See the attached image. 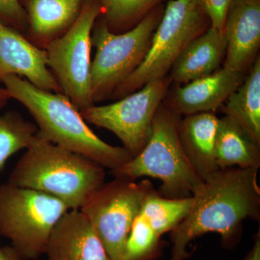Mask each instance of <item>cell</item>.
Here are the masks:
<instances>
[{
	"mask_svg": "<svg viewBox=\"0 0 260 260\" xmlns=\"http://www.w3.org/2000/svg\"><path fill=\"white\" fill-rule=\"evenodd\" d=\"M257 174L254 168H230L220 169L203 181L193 192L190 211L171 232L169 260L189 257L186 247L189 243L208 233H218L224 246L234 247L243 222L259 220Z\"/></svg>",
	"mask_w": 260,
	"mask_h": 260,
	"instance_id": "1",
	"label": "cell"
},
{
	"mask_svg": "<svg viewBox=\"0 0 260 260\" xmlns=\"http://www.w3.org/2000/svg\"><path fill=\"white\" fill-rule=\"evenodd\" d=\"M1 83L11 99L28 109L37 123L38 134L44 139L111 171L133 158L123 147L113 146L99 138L64 93L43 90L17 75L5 77Z\"/></svg>",
	"mask_w": 260,
	"mask_h": 260,
	"instance_id": "2",
	"label": "cell"
},
{
	"mask_svg": "<svg viewBox=\"0 0 260 260\" xmlns=\"http://www.w3.org/2000/svg\"><path fill=\"white\" fill-rule=\"evenodd\" d=\"M105 168L36 135L8 182L50 194L79 210L105 183Z\"/></svg>",
	"mask_w": 260,
	"mask_h": 260,
	"instance_id": "3",
	"label": "cell"
},
{
	"mask_svg": "<svg viewBox=\"0 0 260 260\" xmlns=\"http://www.w3.org/2000/svg\"><path fill=\"white\" fill-rule=\"evenodd\" d=\"M181 116L161 104L152 125L148 143L138 155L110 171L114 178L136 181L140 177L160 179L159 194L168 198L192 196L203 182L181 146L179 124Z\"/></svg>",
	"mask_w": 260,
	"mask_h": 260,
	"instance_id": "4",
	"label": "cell"
},
{
	"mask_svg": "<svg viewBox=\"0 0 260 260\" xmlns=\"http://www.w3.org/2000/svg\"><path fill=\"white\" fill-rule=\"evenodd\" d=\"M69 210L47 193L9 182L0 184V236L25 260L45 254L53 229Z\"/></svg>",
	"mask_w": 260,
	"mask_h": 260,
	"instance_id": "5",
	"label": "cell"
},
{
	"mask_svg": "<svg viewBox=\"0 0 260 260\" xmlns=\"http://www.w3.org/2000/svg\"><path fill=\"white\" fill-rule=\"evenodd\" d=\"M164 11L153 9L127 31L114 34L104 20H97L91 34L95 47L91 64L94 104L112 98L116 88L144 60Z\"/></svg>",
	"mask_w": 260,
	"mask_h": 260,
	"instance_id": "6",
	"label": "cell"
},
{
	"mask_svg": "<svg viewBox=\"0 0 260 260\" xmlns=\"http://www.w3.org/2000/svg\"><path fill=\"white\" fill-rule=\"evenodd\" d=\"M207 19L199 0H170L144 60L116 88L112 99H122L149 82L167 77L181 51L206 30Z\"/></svg>",
	"mask_w": 260,
	"mask_h": 260,
	"instance_id": "7",
	"label": "cell"
},
{
	"mask_svg": "<svg viewBox=\"0 0 260 260\" xmlns=\"http://www.w3.org/2000/svg\"><path fill=\"white\" fill-rule=\"evenodd\" d=\"M102 13L99 0H85L71 28L44 49L48 68L61 92L79 111L95 105L91 92V34Z\"/></svg>",
	"mask_w": 260,
	"mask_h": 260,
	"instance_id": "8",
	"label": "cell"
},
{
	"mask_svg": "<svg viewBox=\"0 0 260 260\" xmlns=\"http://www.w3.org/2000/svg\"><path fill=\"white\" fill-rule=\"evenodd\" d=\"M153 185L150 180L139 183L115 178L104 183L81 208L111 260H123L124 245L142 205Z\"/></svg>",
	"mask_w": 260,
	"mask_h": 260,
	"instance_id": "9",
	"label": "cell"
},
{
	"mask_svg": "<svg viewBox=\"0 0 260 260\" xmlns=\"http://www.w3.org/2000/svg\"><path fill=\"white\" fill-rule=\"evenodd\" d=\"M171 82L168 76L153 80L115 103L93 105L80 110V114L89 124L112 132L134 157L148 143L154 117Z\"/></svg>",
	"mask_w": 260,
	"mask_h": 260,
	"instance_id": "10",
	"label": "cell"
},
{
	"mask_svg": "<svg viewBox=\"0 0 260 260\" xmlns=\"http://www.w3.org/2000/svg\"><path fill=\"white\" fill-rule=\"evenodd\" d=\"M47 63L44 49L0 21V83L8 75H17L43 90L62 93Z\"/></svg>",
	"mask_w": 260,
	"mask_h": 260,
	"instance_id": "11",
	"label": "cell"
},
{
	"mask_svg": "<svg viewBox=\"0 0 260 260\" xmlns=\"http://www.w3.org/2000/svg\"><path fill=\"white\" fill-rule=\"evenodd\" d=\"M226 52L223 68L244 73L260 46V0H234L224 23Z\"/></svg>",
	"mask_w": 260,
	"mask_h": 260,
	"instance_id": "12",
	"label": "cell"
},
{
	"mask_svg": "<svg viewBox=\"0 0 260 260\" xmlns=\"http://www.w3.org/2000/svg\"><path fill=\"white\" fill-rule=\"evenodd\" d=\"M244 73L222 68L208 76L177 85L162 104L179 115L215 112L242 84Z\"/></svg>",
	"mask_w": 260,
	"mask_h": 260,
	"instance_id": "13",
	"label": "cell"
},
{
	"mask_svg": "<svg viewBox=\"0 0 260 260\" xmlns=\"http://www.w3.org/2000/svg\"><path fill=\"white\" fill-rule=\"evenodd\" d=\"M47 260H111L87 217L70 210L56 224L46 247Z\"/></svg>",
	"mask_w": 260,
	"mask_h": 260,
	"instance_id": "14",
	"label": "cell"
},
{
	"mask_svg": "<svg viewBox=\"0 0 260 260\" xmlns=\"http://www.w3.org/2000/svg\"><path fill=\"white\" fill-rule=\"evenodd\" d=\"M85 0H22L27 18L25 37L45 49L68 31L78 18Z\"/></svg>",
	"mask_w": 260,
	"mask_h": 260,
	"instance_id": "15",
	"label": "cell"
},
{
	"mask_svg": "<svg viewBox=\"0 0 260 260\" xmlns=\"http://www.w3.org/2000/svg\"><path fill=\"white\" fill-rule=\"evenodd\" d=\"M225 52L223 31L210 26L181 51L169 71V78L181 85L211 75L220 69Z\"/></svg>",
	"mask_w": 260,
	"mask_h": 260,
	"instance_id": "16",
	"label": "cell"
},
{
	"mask_svg": "<svg viewBox=\"0 0 260 260\" xmlns=\"http://www.w3.org/2000/svg\"><path fill=\"white\" fill-rule=\"evenodd\" d=\"M218 120L215 112H208L185 116L179 122L181 146L191 167L203 181L220 170L215 157Z\"/></svg>",
	"mask_w": 260,
	"mask_h": 260,
	"instance_id": "17",
	"label": "cell"
},
{
	"mask_svg": "<svg viewBox=\"0 0 260 260\" xmlns=\"http://www.w3.org/2000/svg\"><path fill=\"white\" fill-rule=\"evenodd\" d=\"M215 157L219 169H259L260 144L237 121L224 116L218 120Z\"/></svg>",
	"mask_w": 260,
	"mask_h": 260,
	"instance_id": "18",
	"label": "cell"
},
{
	"mask_svg": "<svg viewBox=\"0 0 260 260\" xmlns=\"http://www.w3.org/2000/svg\"><path fill=\"white\" fill-rule=\"evenodd\" d=\"M260 144V58L258 56L242 84L220 108Z\"/></svg>",
	"mask_w": 260,
	"mask_h": 260,
	"instance_id": "19",
	"label": "cell"
},
{
	"mask_svg": "<svg viewBox=\"0 0 260 260\" xmlns=\"http://www.w3.org/2000/svg\"><path fill=\"white\" fill-rule=\"evenodd\" d=\"M192 196L186 198H168L159 194L155 189L147 195L140 214L161 237L172 232L186 218L192 205Z\"/></svg>",
	"mask_w": 260,
	"mask_h": 260,
	"instance_id": "20",
	"label": "cell"
},
{
	"mask_svg": "<svg viewBox=\"0 0 260 260\" xmlns=\"http://www.w3.org/2000/svg\"><path fill=\"white\" fill-rule=\"evenodd\" d=\"M38 132L37 126L19 112L9 111L0 115V172L12 155L28 148Z\"/></svg>",
	"mask_w": 260,
	"mask_h": 260,
	"instance_id": "21",
	"label": "cell"
},
{
	"mask_svg": "<svg viewBox=\"0 0 260 260\" xmlns=\"http://www.w3.org/2000/svg\"><path fill=\"white\" fill-rule=\"evenodd\" d=\"M108 28L121 34L134 28L162 0H99Z\"/></svg>",
	"mask_w": 260,
	"mask_h": 260,
	"instance_id": "22",
	"label": "cell"
},
{
	"mask_svg": "<svg viewBox=\"0 0 260 260\" xmlns=\"http://www.w3.org/2000/svg\"><path fill=\"white\" fill-rule=\"evenodd\" d=\"M160 236L139 213L125 242L123 260H150L159 247Z\"/></svg>",
	"mask_w": 260,
	"mask_h": 260,
	"instance_id": "23",
	"label": "cell"
},
{
	"mask_svg": "<svg viewBox=\"0 0 260 260\" xmlns=\"http://www.w3.org/2000/svg\"><path fill=\"white\" fill-rule=\"evenodd\" d=\"M0 21L25 35L26 14L20 0H0Z\"/></svg>",
	"mask_w": 260,
	"mask_h": 260,
	"instance_id": "24",
	"label": "cell"
},
{
	"mask_svg": "<svg viewBox=\"0 0 260 260\" xmlns=\"http://www.w3.org/2000/svg\"><path fill=\"white\" fill-rule=\"evenodd\" d=\"M234 0H199L200 6L209 19L211 26L223 31L229 7Z\"/></svg>",
	"mask_w": 260,
	"mask_h": 260,
	"instance_id": "25",
	"label": "cell"
},
{
	"mask_svg": "<svg viewBox=\"0 0 260 260\" xmlns=\"http://www.w3.org/2000/svg\"><path fill=\"white\" fill-rule=\"evenodd\" d=\"M0 260H25L11 245L0 246Z\"/></svg>",
	"mask_w": 260,
	"mask_h": 260,
	"instance_id": "26",
	"label": "cell"
},
{
	"mask_svg": "<svg viewBox=\"0 0 260 260\" xmlns=\"http://www.w3.org/2000/svg\"><path fill=\"white\" fill-rule=\"evenodd\" d=\"M244 260H260V235L259 232L256 235L252 249L248 253Z\"/></svg>",
	"mask_w": 260,
	"mask_h": 260,
	"instance_id": "27",
	"label": "cell"
},
{
	"mask_svg": "<svg viewBox=\"0 0 260 260\" xmlns=\"http://www.w3.org/2000/svg\"><path fill=\"white\" fill-rule=\"evenodd\" d=\"M11 99L9 93L7 91L6 89L4 87H2L0 85V109L4 108L8 104V101Z\"/></svg>",
	"mask_w": 260,
	"mask_h": 260,
	"instance_id": "28",
	"label": "cell"
}]
</instances>
